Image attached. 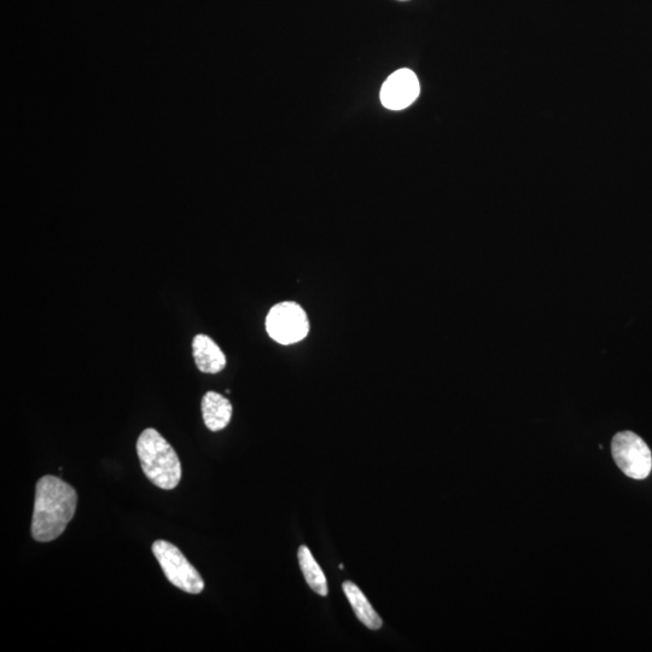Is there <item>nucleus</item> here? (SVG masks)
Here are the masks:
<instances>
[{
  "instance_id": "f257e3e1",
  "label": "nucleus",
  "mask_w": 652,
  "mask_h": 652,
  "mask_svg": "<svg viewBox=\"0 0 652 652\" xmlns=\"http://www.w3.org/2000/svg\"><path fill=\"white\" fill-rule=\"evenodd\" d=\"M75 489L56 476L46 475L37 483L32 520V537L49 543L61 537L77 510Z\"/></svg>"
},
{
  "instance_id": "f03ea898",
  "label": "nucleus",
  "mask_w": 652,
  "mask_h": 652,
  "mask_svg": "<svg viewBox=\"0 0 652 652\" xmlns=\"http://www.w3.org/2000/svg\"><path fill=\"white\" fill-rule=\"evenodd\" d=\"M137 453L145 476L156 487L171 491L182 480V464L174 448L153 428L145 429L137 441Z\"/></svg>"
},
{
  "instance_id": "7ed1b4c3",
  "label": "nucleus",
  "mask_w": 652,
  "mask_h": 652,
  "mask_svg": "<svg viewBox=\"0 0 652 652\" xmlns=\"http://www.w3.org/2000/svg\"><path fill=\"white\" fill-rule=\"evenodd\" d=\"M153 553L168 581L179 590L199 595L205 589V581L196 568L176 545L165 540H156Z\"/></svg>"
},
{
  "instance_id": "20e7f679",
  "label": "nucleus",
  "mask_w": 652,
  "mask_h": 652,
  "mask_svg": "<svg viewBox=\"0 0 652 652\" xmlns=\"http://www.w3.org/2000/svg\"><path fill=\"white\" fill-rule=\"evenodd\" d=\"M611 453L617 467L631 479L644 480L652 470V454L646 442L632 432L614 436Z\"/></svg>"
},
{
  "instance_id": "39448f33",
  "label": "nucleus",
  "mask_w": 652,
  "mask_h": 652,
  "mask_svg": "<svg viewBox=\"0 0 652 652\" xmlns=\"http://www.w3.org/2000/svg\"><path fill=\"white\" fill-rule=\"evenodd\" d=\"M266 330L272 340L285 346L293 345L308 335L310 322L304 308L296 302H282L267 314Z\"/></svg>"
},
{
  "instance_id": "423d86ee",
  "label": "nucleus",
  "mask_w": 652,
  "mask_h": 652,
  "mask_svg": "<svg viewBox=\"0 0 652 652\" xmlns=\"http://www.w3.org/2000/svg\"><path fill=\"white\" fill-rule=\"evenodd\" d=\"M421 92L418 78L410 69L390 75L381 89V102L390 110H403L415 102Z\"/></svg>"
},
{
  "instance_id": "0eeeda50",
  "label": "nucleus",
  "mask_w": 652,
  "mask_h": 652,
  "mask_svg": "<svg viewBox=\"0 0 652 652\" xmlns=\"http://www.w3.org/2000/svg\"><path fill=\"white\" fill-rule=\"evenodd\" d=\"M192 352L197 368L205 374H218L226 366V358L223 351L211 337L197 335L192 341Z\"/></svg>"
},
{
  "instance_id": "6e6552de",
  "label": "nucleus",
  "mask_w": 652,
  "mask_h": 652,
  "mask_svg": "<svg viewBox=\"0 0 652 652\" xmlns=\"http://www.w3.org/2000/svg\"><path fill=\"white\" fill-rule=\"evenodd\" d=\"M202 416L206 427L212 432H219L229 426L232 417V405L223 395L208 392L202 399Z\"/></svg>"
},
{
  "instance_id": "1a4fd4ad",
  "label": "nucleus",
  "mask_w": 652,
  "mask_h": 652,
  "mask_svg": "<svg viewBox=\"0 0 652 652\" xmlns=\"http://www.w3.org/2000/svg\"><path fill=\"white\" fill-rule=\"evenodd\" d=\"M342 587L359 621L368 627L369 630H380L383 625L381 616L376 613L374 608H372V605L368 601V598L365 597L362 590H360L352 581L343 582Z\"/></svg>"
},
{
  "instance_id": "9d476101",
  "label": "nucleus",
  "mask_w": 652,
  "mask_h": 652,
  "mask_svg": "<svg viewBox=\"0 0 652 652\" xmlns=\"http://www.w3.org/2000/svg\"><path fill=\"white\" fill-rule=\"evenodd\" d=\"M298 556L300 568L302 573H304L308 586H310L314 592L318 593L319 596H328V582H326L323 570L320 568L317 561L314 560L310 549H308L307 546H301Z\"/></svg>"
}]
</instances>
